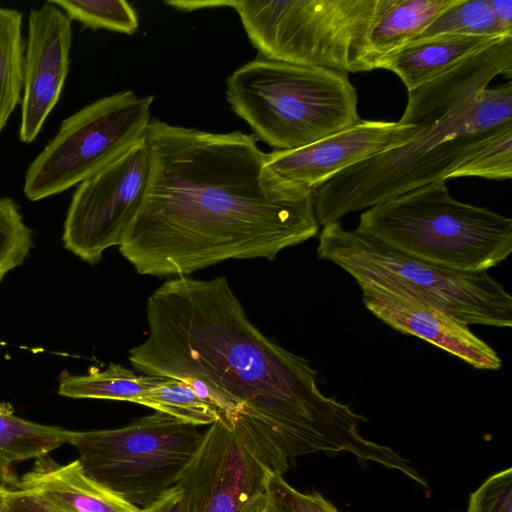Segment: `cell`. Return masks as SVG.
I'll list each match as a JSON object with an SVG mask.
<instances>
[{"mask_svg":"<svg viewBox=\"0 0 512 512\" xmlns=\"http://www.w3.org/2000/svg\"><path fill=\"white\" fill-rule=\"evenodd\" d=\"M146 318V339L129 350L134 369L189 383L273 472L316 452L397 464V452L360 434L362 415L321 392L305 358L249 320L226 277L166 281L149 296Z\"/></svg>","mask_w":512,"mask_h":512,"instance_id":"cell-1","label":"cell"},{"mask_svg":"<svg viewBox=\"0 0 512 512\" xmlns=\"http://www.w3.org/2000/svg\"><path fill=\"white\" fill-rule=\"evenodd\" d=\"M141 206L119 245L141 275L185 276L231 259L274 260L319 231L313 191L278 175L253 135L150 121Z\"/></svg>","mask_w":512,"mask_h":512,"instance_id":"cell-2","label":"cell"},{"mask_svg":"<svg viewBox=\"0 0 512 512\" xmlns=\"http://www.w3.org/2000/svg\"><path fill=\"white\" fill-rule=\"evenodd\" d=\"M445 182L420 186L368 208L355 231L436 266L488 272L512 252V220L456 200Z\"/></svg>","mask_w":512,"mask_h":512,"instance_id":"cell-3","label":"cell"},{"mask_svg":"<svg viewBox=\"0 0 512 512\" xmlns=\"http://www.w3.org/2000/svg\"><path fill=\"white\" fill-rule=\"evenodd\" d=\"M226 84L232 110L275 150L307 146L360 120L347 74L259 57Z\"/></svg>","mask_w":512,"mask_h":512,"instance_id":"cell-4","label":"cell"},{"mask_svg":"<svg viewBox=\"0 0 512 512\" xmlns=\"http://www.w3.org/2000/svg\"><path fill=\"white\" fill-rule=\"evenodd\" d=\"M317 255L348 272L359 286L407 292L466 325H512V297L488 272H461L427 263L346 230L340 221L323 226Z\"/></svg>","mask_w":512,"mask_h":512,"instance_id":"cell-5","label":"cell"},{"mask_svg":"<svg viewBox=\"0 0 512 512\" xmlns=\"http://www.w3.org/2000/svg\"><path fill=\"white\" fill-rule=\"evenodd\" d=\"M473 98L421 125L422 130L408 143L366 159L316 189L313 202L319 226L420 186L450 179L488 133H478L471 124L468 111Z\"/></svg>","mask_w":512,"mask_h":512,"instance_id":"cell-6","label":"cell"},{"mask_svg":"<svg viewBox=\"0 0 512 512\" xmlns=\"http://www.w3.org/2000/svg\"><path fill=\"white\" fill-rule=\"evenodd\" d=\"M383 0L233 1L261 58L364 72L367 39Z\"/></svg>","mask_w":512,"mask_h":512,"instance_id":"cell-7","label":"cell"},{"mask_svg":"<svg viewBox=\"0 0 512 512\" xmlns=\"http://www.w3.org/2000/svg\"><path fill=\"white\" fill-rule=\"evenodd\" d=\"M196 426L162 412L116 429L66 430L84 470L144 508L176 485L202 440Z\"/></svg>","mask_w":512,"mask_h":512,"instance_id":"cell-8","label":"cell"},{"mask_svg":"<svg viewBox=\"0 0 512 512\" xmlns=\"http://www.w3.org/2000/svg\"><path fill=\"white\" fill-rule=\"evenodd\" d=\"M152 95L122 91L64 119L28 166L23 193L30 201L60 194L97 174L145 138Z\"/></svg>","mask_w":512,"mask_h":512,"instance_id":"cell-9","label":"cell"},{"mask_svg":"<svg viewBox=\"0 0 512 512\" xmlns=\"http://www.w3.org/2000/svg\"><path fill=\"white\" fill-rule=\"evenodd\" d=\"M150 169V151L144 138L81 182L63 225L65 249L94 265L105 250L119 246L141 206Z\"/></svg>","mask_w":512,"mask_h":512,"instance_id":"cell-10","label":"cell"},{"mask_svg":"<svg viewBox=\"0 0 512 512\" xmlns=\"http://www.w3.org/2000/svg\"><path fill=\"white\" fill-rule=\"evenodd\" d=\"M273 473L241 436L215 422L176 485L186 512H244Z\"/></svg>","mask_w":512,"mask_h":512,"instance_id":"cell-11","label":"cell"},{"mask_svg":"<svg viewBox=\"0 0 512 512\" xmlns=\"http://www.w3.org/2000/svg\"><path fill=\"white\" fill-rule=\"evenodd\" d=\"M421 130L399 121L360 119L307 146L273 150L267 161L281 177L314 192L342 171L408 143Z\"/></svg>","mask_w":512,"mask_h":512,"instance_id":"cell-12","label":"cell"},{"mask_svg":"<svg viewBox=\"0 0 512 512\" xmlns=\"http://www.w3.org/2000/svg\"><path fill=\"white\" fill-rule=\"evenodd\" d=\"M72 20L47 1L30 10L19 139L32 143L57 104L69 72Z\"/></svg>","mask_w":512,"mask_h":512,"instance_id":"cell-13","label":"cell"},{"mask_svg":"<svg viewBox=\"0 0 512 512\" xmlns=\"http://www.w3.org/2000/svg\"><path fill=\"white\" fill-rule=\"evenodd\" d=\"M366 308L393 329L421 338L475 369L498 370L497 352L468 325L407 292L374 284L360 285Z\"/></svg>","mask_w":512,"mask_h":512,"instance_id":"cell-14","label":"cell"},{"mask_svg":"<svg viewBox=\"0 0 512 512\" xmlns=\"http://www.w3.org/2000/svg\"><path fill=\"white\" fill-rule=\"evenodd\" d=\"M15 488L37 494L62 512H141L91 477L78 459L59 464L48 455L40 457Z\"/></svg>","mask_w":512,"mask_h":512,"instance_id":"cell-15","label":"cell"},{"mask_svg":"<svg viewBox=\"0 0 512 512\" xmlns=\"http://www.w3.org/2000/svg\"><path fill=\"white\" fill-rule=\"evenodd\" d=\"M503 37L505 36L437 35L414 40L381 58L375 69L392 71L402 80L407 91H410Z\"/></svg>","mask_w":512,"mask_h":512,"instance_id":"cell-16","label":"cell"},{"mask_svg":"<svg viewBox=\"0 0 512 512\" xmlns=\"http://www.w3.org/2000/svg\"><path fill=\"white\" fill-rule=\"evenodd\" d=\"M456 0H383L367 39L364 70L417 37Z\"/></svg>","mask_w":512,"mask_h":512,"instance_id":"cell-17","label":"cell"},{"mask_svg":"<svg viewBox=\"0 0 512 512\" xmlns=\"http://www.w3.org/2000/svg\"><path fill=\"white\" fill-rule=\"evenodd\" d=\"M162 377L136 375L132 370L110 364L107 369H92L85 375H72L63 371L59 378L58 393L72 399H103L136 403Z\"/></svg>","mask_w":512,"mask_h":512,"instance_id":"cell-18","label":"cell"},{"mask_svg":"<svg viewBox=\"0 0 512 512\" xmlns=\"http://www.w3.org/2000/svg\"><path fill=\"white\" fill-rule=\"evenodd\" d=\"M22 13L0 6V134L22 99L24 49Z\"/></svg>","mask_w":512,"mask_h":512,"instance_id":"cell-19","label":"cell"},{"mask_svg":"<svg viewBox=\"0 0 512 512\" xmlns=\"http://www.w3.org/2000/svg\"><path fill=\"white\" fill-rule=\"evenodd\" d=\"M66 443V429L15 416L0 405V460L11 465L48 455Z\"/></svg>","mask_w":512,"mask_h":512,"instance_id":"cell-20","label":"cell"},{"mask_svg":"<svg viewBox=\"0 0 512 512\" xmlns=\"http://www.w3.org/2000/svg\"><path fill=\"white\" fill-rule=\"evenodd\" d=\"M157 412L170 415L193 426L212 425L219 421L216 408L202 398L187 382L164 378L137 402Z\"/></svg>","mask_w":512,"mask_h":512,"instance_id":"cell-21","label":"cell"},{"mask_svg":"<svg viewBox=\"0 0 512 512\" xmlns=\"http://www.w3.org/2000/svg\"><path fill=\"white\" fill-rule=\"evenodd\" d=\"M437 35L501 37L512 35V32L505 30L498 22L488 0H456L451 6L440 12L417 37L410 41Z\"/></svg>","mask_w":512,"mask_h":512,"instance_id":"cell-22","label":"cell"},{"mask_svg":"<svg viewBox=\"0 0 512 512\" xmlns=\"http://www.w3.org/2000/svg\"><path fill=\"white\" fill-rule=\"evenodd\" d=\"M458 177H480L506 180L512 177V122L488 132L451 174Z\"/></svg>","mask_w":512,"mask_h":512,"instance_id":"cell-23","label":"cell"},{"mask_svg":"<svg viewBox=\"0 0 512 512\" xmlns=\"http://www.w3.org/2000/svg\"><path fill=\"white\" fill-rule=\"evenodd\" d=\"M71 20L92 30L107 29L131 35L138 29L135 10L124 0H50Z\"/></svg>","mask_w":512,"mask_h":512,"instance_id":"cell-24","label":"cell"},{"mask_svg":"<svg viewBox=\"0 0 512 512\" xmlns=\"http://www.w3.org/2000/svg\"><path fill=\"white\" fill-rule=\"evenodd\" d=\"M33 245V231L19 205L12 198H0V283L24 263Z\"/></svg>","mask_w":512,"mask_h":512,"instance_id":"cell-25","label":"cell"},{"mask_svg":"<svg viewBox=\"0 0 512 512\" xmlns=\"http://www.w3.org/2000/svg\"><path fill=\"white\" fill-rule=\"evenodd\" d=\"M469 119L478 133H487L512 122V83L484 88L473 98Z\"/></svg>","mask_w":512,"mask_h":512,"instance_id":"cell-26","label":"cell"},{"mask_svg":"<svg viewBox=\"0 0 512 512\" xmlns=\"http://www.w3.org/2000/svg\"><path fill=\"white\" fill-rule=\"evenodd\" d=\"M265 493L275 512H339L318 492L303 493L296 490L281 473L271 474Z\"/></svg>","mask_w":512,"mask_h":512,"instance_id":"cell-27","label":"cell"},{"mask_svg":"<svg viewBox=\"0 0 512 512\" xmlns=\"http://www.w3.org/2000/svg\"><path fill=\"white\" fill-rule=\"evenodd\" d=\"M467 512H512V469L487 478L471 494Z\"/></svg>","mask_w":512,"mask_h":512,"instance_id":"cell-28","label":"cell"},{"mask_svg":"<svg viewBox=\"0 0 512 512\" xmlns=\"http://www.w3.org/2000/svg\"><path fill=\"white\" fill-rule=\"evenodd\" d=\"M6 512H62L37 494L14 488L10 490Z\"/></svg>","mask_w":512,"mask_h":512,"instance_id":"cell-29","label":"cell"},{"mask_svg":"<svg viewBox=\"0 0 512 512\" xmlns=\"http://www.w3.org/2000/svg\"><path fill=\"white\" fill-rule=\"evenodd\" d=\"M141 512H186L182 489L174 485Z\"/></svg>","mask_w":512,"mask_h":512,"instance_id":"cell-30","label":"cell"},{"mask_svg":"<svg viewBox=\"0 0 512 512\" xmlns=\"http://www.w3.org/2000/svg\"><path fill=\"white\" fill-rule=\"evenodd\" d=\"M492 12L502 27L512 32V0H488Z\"/></svg>","mask_w":512,"mask_h":512,"instance_id":"cell-31","label":"cell"},{"mask_svg":"<svg viewBox=\"0 0 512 512\" xmlns=\"http://www.w3.org/2000/svg\"><path fill=\"white\" fill-rule=\"evenodd\" d=\"M168 5L174 6L177 9L192 11L202 8H212V7H232L233 1H167Z\"/></svg>","mask_w":512,"mask_h":512,"instance_id":"cell-32","label":"cell"},{"mask_svg":"<svg viewBox=\"0 0 512 512\" xmlns=\"http://www.w3.org/2000/svg\"><path fill=\"white\" fill-rule=\"evenodd\" d=\"M244 512H275L267 494H259L246 508Z\"/></svg>","mask_w":512,"mask_h":512,"instance_id":"cell-33","label":"cell"},{"mask_svg":"<svg viewBox=\"0 0 512 512\" xmlns=\"http://www.w3.org/2000/svg\"><path fill=\"white\" fill-rule=\"evenodd\" d=\"M10 490L0 488V512H5Z\"/></svg>","mask_w":512,"mask_h":512,"instance_id":"cell-34","label":"cell"}]
</instances>
